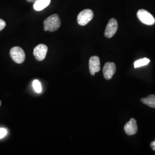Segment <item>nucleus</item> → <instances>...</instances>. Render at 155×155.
I'll return each instance as SVG.
<instances>
[{"mask_svg":"<svg viewBox=\"0 0 155 155\" xmlns=\"http://www.w3.org/2000/svg\"><path fill=\"white\" fill-rule=\"evenodd\" d=\"M7 134V130L5 128H0V139L4 138Z\"/></svg>","mask_w":155,"mask_h":155,"instance_id":"nucleus-14","label":"nucleus"},{"mask_svg":"<svg viewBox=\"0 0 155 155\" xmlns=\"http://www.w3.org/2000/svg\"><path fill=\"white\" fill-rule=\"evenodd\" d=\"M93 16V12L91 9H84L79 13L77 17L78 22L80 25L84 26L92 20Z\"/></svg>","mask_w":155,"mask_h":155,"instance_id":"nucleus-2","label":"nucleus"},{"mask_svg":"<svg viewBox=\"0 0 155 155\" xmlns=\"http://www.w3.org/2000/svg\"><path fill=\"white\" fill-rule=\"evenodd\" d=\"M36 0H27V1L28 2H35V1H36Z\"/></svg>","mask_w":155,"mask_h":155,"instance_id":"nucleus-17","label":"nucleus"},{"mask_svg":"<svg viewBox=\"0 0 155 155\" xmlns=\"http://www.w3.org/2000/svg\"><path fill=\"white\" fill-rule=\"evenodd\" d=\"M89 70L91 75H94L96 72H99L101 70L100 59L98 56H93L89 60Z\"/></svg>","mask_w":155,"mask_h":155,"instance_id":"nucleus-8","label":"nucleus"},{"mask_svg":"<svg viewBox=\"0 0 155 155\" xmlns=\"http://www.w3.org/2000/svg\"><path fill=\"white\" fill-rule=\"evenodd\" d=\"M1 101H0V106H1Z\"/></svg>","mask_w":155,"mask_h":155,"instance_id":"nucleus-18","label":"nucleus"},{"mask_svg":"<svg viewBox=\"0 0 155 155\" xmlns=\"http://www.w3.org/2000/svg\"><path fill=\"white\" fill-rule=\"evenodd\" d=\"M150 145L151 148H152V150H155V140L154 141L151 142V143H150Z\"/></svg>","mask_w":155,"mask_h":155,"instance_id":"nucleus-16","label":"nucleus"},{"mask_svg":"<svg viewBox=\"0 0 155 155\" xmlns=\"http://www.w3.org/2000/svg\"><path fill=\"white\" fill-rule=\"evenodd\" d=\"M150 62V60L148 58H143L137 60V61H135L134 63V68H139L140 67L144 66L147 65Z\"/></svg>","mask_w":155,"mask_h":155,"instance_id":"nucleus-12","label":"nucleus"},{"mask_svg":"<svg viewBox=\"0 0 155 155\" xmlns=\"http://www.w3.org/2000/svg\"><path fill=\"white\" fill-rule=\"evenodd\" d=\"M116 71V66L113 62H107L103 68L104 76L107 80H110Z\"/></svg>","mask_w":155,"mask_h":155,"instance_id":"nucleus-7","label":"nucleus"},{"mask_svg":"<svg viewBox=\"0 0 155 155\" xmlns=\"http://www.w3.org/2000/svg\"><path fill=\"white\" fill-rule=\"evenodd\" d=\"M118 29V23L116 19L112 18L108 22L105 31V36L107 38H112L116 33Z\"/></svg>","mask_w":155,"mask_h":155,"instance_id":"nucleus-5","label":"nucleus"},{"mask_svg":"<svg viewBox=\"0 0 155 155\" xmlns=\"http://www.w3.org/2000/svg\"><path fill=\"white\" fill-rule=\"evenodd\" d=\"M137 122L134 118H131L129 122H127L124 127V130L127 135L131 136L135 134L137 132Z\"/></svg>","mask_w":155,"mask_h":155,"instance_id":"nucleus-9","label":"nucleus"},{"mask_svg":"<svg viewBox=\"0 0 155 155\" xmlns=\"http://www.w3.org/2000/svg\"><path fill=\"white\" fill-rule=\"evenodd\" d=\"M48 51V47L46 45L43 44L37 45L33 50V55L36 60L38 61H43L46 56Z\"/></svg>","mask_w":155,"mask_h":155,"instance_id":"nucleus-6","label":"nucleus"},{"mask_svg":"<svg viewBox=\"0 0 155 155\" xmlns=\"http://www.w3.org/2000/svg\"><path fill=\"white\" fill-rule=\"evenodd\" d=\"M33 87L35 91L37 93H40L41 92L42 88L41 83L39 82L38 80H34L33 81Z\"/></svg>","mask_w":155,"mask_h":155,"instance_id":"nucleus-13","label":"nucleus"},{"mask_svg":"<svg viewBox=\"0 0 155 155\" xmlns=\"http://www.w3.org/2000/svg\"><path fill=\"white\" fill-rule=\"evenodd\" d=\"M10 55L13 61L17 64H21L25 59V54L24 50L20 47H14L10 51Z\"/></svg>","mask_w":155,"mask_h":155,"instance_id":"nucleus-4","label":"nucleus"},{"mask_svg":"<svg viewBox=\"0 0 155 155\" xmlns=\"http://www.w3.org/2000/svg\"><path fill=\"white\" fill-rule=\"evenodd\" d=\"M6 22L2 19H0V31H2L4 28L5 27Z\"/></svg>","mask_w":155,"mask_h":155,"instance_id":"nucleus-15","label":"nucleus"},{"mask_svg":"<svg viewBox=\"0 0 155 155\" xmlns=\"http://www.w3.org/2000/svg\"><path fill=\"white\" fill-rule=\"evenodd\" d=\"M139 20L144 24L152 25L155 23V19L150 12L145 9H140L137 13Z\"/></svg>","mask_w":155,"mask_h":155,"instance_id":"nucleus-3","label":"nucleus"},{"mask_svg":"<svg viewBox=\"0 0 155 155\" xmlns=\"http://www.w3.org/2000/svg\"><path fill=\"white\" fill-rule=\"evenodd\" d=\"M51 0H36L33 4V8L36 11H40L50 5Z\"/></svg>","mask_w":155,"mask_h":155,"instance_id":"nucleus-10","label":"nucleus"},{"mask_svg":"<svg viewBox=\"0 0 155 155\" xmlns=\"http://www.w3.org/2000/svg\"><path fill=\"white\" fill-rule=\"evenodd\" d=\"M61 25L60 17L58 14H54L47 17L44 21L45 31L54 32L58 30Z\"/></svg>","mask_w":155,"mask_h":155,"instance_id":"nucleus-1","label":"nucleus"},{"mask_svg":"<svg viewBox=\"0 0 155 155\" xmlns=\"http://www.w3.org/2000/svg\"><path fill=\"white\" fill-rule=\"evenodd\" d=\"M141 101L150 107L155 108V94L150 95L147 97L141 99Z\"/></svg>","mask_w":155,"mask_h":155,"instance_id":"nucleus-11","label":"nucleus"}]
</instances>
